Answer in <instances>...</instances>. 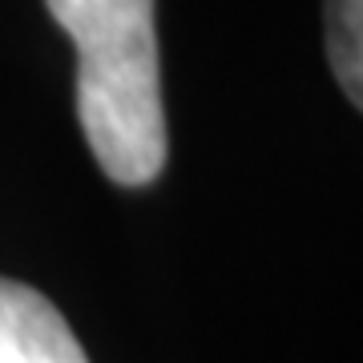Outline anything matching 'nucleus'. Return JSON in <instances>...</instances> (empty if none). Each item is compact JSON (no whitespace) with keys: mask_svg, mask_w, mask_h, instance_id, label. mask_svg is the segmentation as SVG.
<instances>
[{"mask_svg":"<svg viewBox=\"0 0 363 363\" xmlns=\"http://www.w3.org/2000/svg\"><path fill=\"white\" fill-rule=\"evenodd\" d=\"M0 363H89L65 315L25 283L0 279Z\"/></svg>","mask_w":363,"mask_h":363,"instance_id":"nucleus-2","label":"nucleus"},{"mask_svg":"<svg viewBox=\"0 0 363 363\" xmlns=\"http://www.w3.org/2000/svg\"><path fill=\"white\" fill-rule=\"evenodd\" d=\"M77 45V117L97 166L117 186L166 169V109L154 0H45Z\"/></svg>","mask_w":363,"mask_h":363,"instance_id":"nucleus-1","label":"nucleus"},{"mask_svg":"<svg viewBox=\"0 0 363 363\" xmlns=\"http://www.w3.org/2000/svg\"><path fill=\"white\" fill-rule=\"evenodd\" d=\"M327 49L343 93L359 105L363 85V0H327Z\"/></svg>","mask_w":363,"mask_h":363,"instance_id":"nucleus-3","label":"nucleus"}]
</instances>
